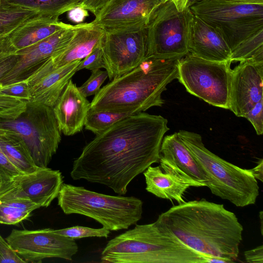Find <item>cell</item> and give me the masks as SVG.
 Instances as JSON below:
<instances>
[{"instance_id":"6da1fadb","label":"cell","mask_w":263,"mask_h":263,"mask_svg":"<svg viewBox=\"0 0 263 263\" xmlns=\"http://www.w3.org/2000/svg\"><path fill=\"white\" fill-rule=\"evenodd\" d=\"M167 120L141 112L114 124L97 135L82 149L70 172L75 180L106 185L119 195L138 175L159 163Z\"/></svg>"},{"instance_id":"7a4b0ae2","label":"cell","mask_w":263,"mask_h":263,"mask_svg":"<svg viewBox=\"0 0 263 263\" xmlns=\"http://www.w3.org/2000/svg\"><path fill=\"white\" fill-rule=\"evenodd\" d=\"M181 242L205 259L234 262L239 255L243 228L222 204L204 199L179 203L157 220Z\"/></svg>"},{"instance_id":"3957f363","label":"cell","mask_w":263,"mask_h":263,"mask_svg":"<svg viewBox=\"0 0 263 263\" xmlns=\"http://www.w3.org/2000/svg\"><path fill=\"white\" fill-rule=\"evenodd\" d=\"M178 61L146 57L136 67L100 88L90 102V109L139 113L162 106L163 92L178 78Z\"/></svg>"},{"instance_id":"277c9868","label":"cell","mask_w":263,"mask_h":263,"mask_svg":"<svg viewBox=\"0 0 263 263\" xmlns=\"http://www.w3.org/2000/svg\"><path fill=\"white\" fill-rule=\"evenodd\" d=\"M106 263H205L158 221L138 224L110 240L101 254Z\"/></svg>"},{"instance_id":"5b68a950","label":"cell","mask_w":263,"mask_h":263,"mask_svg":"<svg viewBox=\"0 0 263 263\" xmlns=\"http://www.w3.org/2000/svg\"><path fill=\"white\" fill-rule=\"evenodd\" d=\"M177 133L203 171L205 186L212 194L238 207L255 203L259 186L249 169L242 168L211 152L199 134L185 130Z\"/></svg>"},{"instance_id":"8992f818","label":"cell","mask_w":263,"mask_h":263,"mask_svg":"<svg viewBox=\"0 0 263 263\" xmlns=\"http://www.w3.org/2000/svg\"><path fill=\"white\" fill-rule=\"evenodd\" d=\"M57 198L65 214L87 216L111 231L136 224L143 212V202L137 197L108 195L64 183Z\"/></svg>"},{"instance_id":"52a82bcc","label":"cell","mask_w":263,"mask_h":263,"mask_svg":"<svg viewBox=\"0 0 263 263\" xmlns=\"http://www.w3.org/2000/svg\"><path fill=\"white\" fill-rule=\"evenodd\" d=\"M189 8L193 15L220 34L231 52L263 29V5L197 0Z\"/></svg>"},{"instance_id":"ba28073f","label":"cell","mask_w":263,"mask_h":263,"mask_svg":"<svg viewBox=\"0 0 263 263\" xmlns=\"http://www.w3.org/2000/svg\"><path fill=\"white\" fill-rule=\"evenodd\" d=\"M0 128L11 130L25 142L35 165L47 167L61 140L52 107L29 101L14 119H0Z\"/></svg>"},{"instance_id":"9c48e42d","label":"cell","mask_w":263,"mask_h":263,"mask_svg":"<svg viewBox=\"0 0 263 263\" xmlns=\"http://www.w3.org/2000/svg\"><path fill=\"white\" fill-rule=\"evenodd\" d=\"M231 64L189 53L178 60L177 79L192 95L210 105L228 109Z\"/></svg>"},{"instance_id":"30bf717a","label":"cell","mask_w":263,"mask_h":263,"mask_svg":"<svg viewBox=\"0 0 263 263\" xmlns=\"http://www.w3.org/2000/svg\"><path fill=\"white\" fill-rule=\"evenodd\" d=\"M192 16L189 7L179 11L171 2L161 4L146 27V57L179 60L187 54L188 33Z\"/></svg>"},{"instance_id":"8fae6325","label":"cell","mask_w":263,"mask_h":263,"mask_svg":"<svg viewBox=\"0 0 263 263\" xmlns=\"http://www.w3.org/2000/svg\"><path fill=\"white\" fill-rule=\"evenodd\" d=\"M6 239L26 262H41L48 258L72 260L78 251L74 239L57 234L50 228L13 229Z\"/></svg>"},{"instance_id":"7c38bea8","label":"cell","mask_w":263,"mask_h":263,"mask_svg":"<svg viewBox=\"0 0 263 263\" xmlns=\"http://www.w3.org/2000/svg\"><path fill=\"white\" fill-rule=\"evenodd\" d=\"M101 46L104 68L111 81L133 69L145 58L147 29L105 32Z\"/></svg>"},{"instance_id":"4fadbf2b","label":"cell","mask_w":263,"mask_h":263,"mask_svg":"<svg viewBox=\"0 0 263 263\" xmlns=\"http://www.w3.org/2000/svg\"><path fill=\"white\" fill-rule=\"evenodd\" d=\"M85 23L60 30L31 46L16 50V64L0 79V83L6 85L27 79L48 59L62 51Z\"/></svg>"},{"instance_id":"5bb4252c","label":"cell","mask_w":263,"mask_h":263,"mask_svg":"<svg viewBox=\"0 0 263 263\" xmlns=\"http://www.w3.org/2000/svg\"><path fill=\"white\" fill-rule=\"evenodd\" d=\"M63 183L60 171L39 167L32 173L18 175L4 184L0 198H27L40 208L48 207L58 197Z\"/></svg>"},{"instance_id":"9a60e30c","label":"cell","mask_w":263,"mask_h":263,"mask_svg":"<svg viewBox=\"0 0 263 263\" xmlns=\"http://www.w3.org/2000/svg\"><path fill=\"white\" fill-rule=\"evenodd\" d=\"M160 0H113L91 22L105 32L146 28Z\"/></svg>"},{"instance_id":"2e32d148","label":"cell","mask_w":263,"mask_h":263,"mask_svg":"<svg viewBox=\"0 0 263 263\" xmlns=\"http://www.w3.org/2000/svg\"><path fill=\"white\" fill-rule=\"evenodd\" d=\"M263 99V63L240 62L231 71L229 109L243 117Z\"/></svg>"},{"instance_id":"e0dca14e","label":"cell","mask_w":263,"mask_h":263,"mask_svg":"<svg viewBox=\"0 0 263 263\" xmlns=\"http://www.w3.org/2000/svg\"><path fill=\"white\" fill-rule=\"evenodd\" d=\"M159 163V166L151 165L143 172L146 190L156 197L181 203L185 201L183 195L188 188L203 186L168 163Z\"/></svg>"},{"instance_id":"ac0fdd59","label":"cell","mask_w":263,"mask_h":263,"mask_svg":"<svg viewBox=\"0 0 263 263\" xmlns=\"http://www.w3.org/2000/svg\"><path fill=\"white\" fill-rule=\"evenodd\" d=\"M81 61L52 70L42 65L27 79L31 95L30 101L53 107L69 81L77 72Z\"/></svg>"},{"instance_id":"d6986e66","label":"cell","mask_w":263,"mask_h":263,"mask_svg":"<svg viewBox=\"0 0 263 263\" xmlns=\"http://www.w3.org/2000/svg\"><path fill=\"white\" fill-rule=\"evenodd\" d=\"M189 53L204 60L230 62L231 50L214 28L192 14L189 26Z\"/></svg>"},{"instance_id":"ffe728a7","label":"cell","mask_w":263,"mask_h":263,"mask_svg":"<svg viewBox=\"0 0 263 263\" xmlns=\"http://www.w3.org/2000/svg\"><path fill=\"white\" fill-rule=\"evenodd\" d=\"M90 103L70 80L52 107L59 128L65 136L81 132Z\"/></svg>"},{"instance_id":"44dd1931","label":"cell","mask_w":263,"mask_h":263,"mask_svg":"<svg viewBox=\"0 0 263 263\" xmlns=\"http://www.w3.org/2000/svg\"><path fill=\"white\" fill-rule=\"evenodd\" d=\"M105 31L91 22L78 30L67 46L60 52L53 55L43 64L52 70L76 61L82 60L98 45Z\"/></svg>"},{"instance_id":"7402d4cb","label":"cell","mask_w":263,"mask_h":263,"mask_svg":"<svg viewBox=\"0 0 263 263\" xmlns=\"http://www.w3.org/2000/svg\"><path fill=\"white\" fill-rule=\"evenodd\" d=\"M74 25L59 20V17L37 14L28 18L9 34L11 43L16 50L31 46Z\"/></svg>"},{"instance_id":"603a6c76","label":"cell","mask_w":263,"mask_h":263,"mask_svg":"<svg viewBox=\"0 0 263 263\" xmlns=\"http://www.w3.org/2000/svg\"><path fill=\"white\" fill-rule=\"evenodd\" d=\"M159 160L168 163L203 186L206 185L207 179L203 171L177 133L163 137Z\"/></svg>"},{"instance_id":"cb8c5ba5","label":"cell","mask_w":263,"mask_h":263,"mask_svg":"<svg viewBox=\"0 0 263 263\" xmlns=\"http://www.w3.org/2000/svg\"><path fill=\"white\" fill-rule=\"evenodd\" d=\"M0 147L9 161L21 173L37 170L24 141L14 132L0 128Z\"/></svg>"},{"instance_id":"d4e9b609","label":"cell","mask_w":263,"mask_h":263,"mask_svg":"<svg viewBox=\"0 0 263 263\" xmlns=\"http://www.w3.org/2000/svg\"><path fill=\"white\" fill-rule=\"evenodd\" d=\"M40 206L24 198H0V223L15 224L29 217Z\"/></svg>"},{"instance_id":"484cf974","label":"cell","mask_w":263,"mask_h":263,"mask_svg":"<svg viewBox=\"0 0 263 263\" xmlns=\"http://www.w3.org/2000/svg\"><path fill=\"white\" fill-rule=\"evenodd\" d=\"M34 10L0 0V36L8 35L32 16Z\"/></svg>"},{"instance_id":"4316f807","label":"cell","mask_w":263,"mask_h":263,"mask_svg":"<svg viewBox=\"0 0 263 263\" xmlns=\"http://www.w3.org/2000/svg\"><path fill=\"white\" fill-rule=\"evenodd\" d=\"M10 3L34 10L38 14L59 17L76 7L80 0H6Z\"/></svg>"},{"instance_id":"83f0119b","label":"cell","mask_w":263,"mask_h":263,"mask_svg":"<svg viewBox=\"0 0 263 263\" xmlns=\"http://www.w3.org/2000/svg\"><path fill=\"white\" fill-rule=\"evenodd\" d=\"M136 113L133 111L116 112L89 109L86 116L84 126L86 129L99 135L118 122Z\"/></svg>"},{"instance_id":"f1b7e54d","label":"cell","mask_w":263,"mask_h":263,"mask_svg":"<svg viewBox=\"0 0 263 263\" xmlns=\"http://www.w3.org/2000/svg\"><path fill=\"white\" fill-rule=\"evenodd\" d=\"M249 60L263 63V29L242 42L231 52V63Z\"/></svg>"},{"instance_id":"f546056e","label":"cell","mask_w":263,"mask_h":263,"mask_svg":"<svg viewBox=\"0 0 263 263\" xmlns=\"http://www.w3.org/2000/svg\"><path fill=\"white\" fill-rule=\"evenodd\" d=\"M26 101L22 99L0 95V119H14L25 110Z\"/></svg>"},{"instance_id":"4dcf8cb0","label":"cell","mask_w":263,"mask_h":263,"mask_svg":"<svg viewBox=\"0 0 263 263\" xmlns=\"http://www.w3.org/2000/svg\"><path fill=\"white\" fill-rule=\"evenodd\" d=\"M53 231L57 234L74 239L89 237L107 238L110 234V231L103 227L102 228L94 229L77 226L62 229L53 230Z\"/></svg>"},{"instance_id":"1f68e13d","label":"cell","mask_w":263,"mask_h":263,"mask_svg":"<svg viewBox=\"0 0 263 263\" xmlns=\"http://www.w3.org/2000/svg\"><path fill=\"white\" fill-rule=\"evenodd\" d=\"M108 78L107 72L97 69L92 71L88 80L78 87L80 92L85 97L95 95L100 89L104 82Z\"/></svg>"},{"instance_id":"d6a6232c","label":"cell","mask_w":263,"mask_h":263,"mask_svg":"<svg viewBox=\"0 0 263 263\" xmlns=\"http://www.w3.org/2000/svg\"><path fill=\"white\" fill-rule=\"evenodd\" d=\"M0 95L18 98L26 102L31 100L30 88L27 79L2 85L0 87Z\"/></svg>"},{"instance_id":"836d02e7","label":"cell","mask_w":263,"mask_h":263,"mask_svg":"<svg viewBox=\"0 0 263 263\" xmlns=\"http://www.w3.org/2000/svg\"><path fill=\"white\" fill-rule=\"evenodd\" d=\"M101 40L102 39L92 51L81 61L77 67V71L83 69L93 71L104 68Z\"/></svg>"},{"instance_id":"e575fe53","label":"cell","mask_w":263,"mask_h":263,"mask_svg":"<svg viewBox=\"0 0 263 263\" xmlns=\"http://www.w3.org/2000/svg\"><path fill=\"white\" fill-rule=\"evenodd\" d=\"M243 118L250 122L257 135H261L263 134V99L249 110Z\"/></svg>"},{"instance_id":"d590c367","label":"cell","mask_w":263,"mask_h":263,"mask_svg":"<svg viewBox=\"0 0 263 263\" xmlns=\"http://www.w3.org/2000/svg\"><path fill=\"white\" fill-rule=\"evenodd\" d=\"M26 262L0 234V263Z\"/></svg>"},{"instance_id":"8d00e7d4","label":"cell","mask_w":263,"mask_h":263,"mask_svg":"<svg viewBox=\"0 0 263 263\" xmlns=\"http://www.w3.org/2000/svg\"><path fill=\"white\" fill-rule=\"evenodd\" d=\"M22 174L7 159L0 147V178L3 184Z\"/></svg>"},{"instance_id":"74e56055","label":"cell","mask_w":263,"mask_h":263,"mask_svg":"<svg viewBox=\"0 0 263 263\" xmlns=\"http://www.w3.org/2000/svg\"><path fill=\"white\" fill-rule=\"evenodd\" d=\"M113 0H80L77 6L87 9L95 17L105 9Z\"/></svg>"},{"instance_id":"f35d334b","label":"cell","mask_w":263,"mask_h":263,"mask_svg":"<svg viewBox=\"0 0 263 263\" xmlns=\"http://www.w3.org/2000/svg\"><path fill=\"white\" fill-rule=\"evenodd\" d=\"M17 59L15 53L0 58V79L13 67ZM2 85L0 83V87Z\"/></svg>"},{"instance_id":"ab89813d","label":"cell","mask_w":263,"mask_h":263,"mask_svg":"<svg viewBox=\"0 0 263 263\" xmlns=\"http://www.w3.org/2000/svg\"><path fill=\"white\" fill-rule=\"evenodd\" d=\"M67 13L68 20L77 24L83 23L89 15L87 9L78 6L71 9Z\"/></svg>"},{"instance_id":"60d3db41","label":"cell","mask_w":263,"mask_h":263,"mask_svg":"<svg viewBox=\"0 0 263 263\" xmlns=\"http://www.w3.org/2000/svg\"><path fill=\"white\" fill-rule=\"evenodd\" d=\"M244 256L248 262L263 263V246L245 251Z\"/></svg>"},{"instance_id":"b9f144b4","label":"cell","mask_w":263,"mask_h":263,"mask_svg":"<svg viewBox=\"0 0 263 263\" xmlns=\"http://www.w3.org/2000/svg\"><path fill=\"white\" fill-rule=\"evenodd\" d=\"M16 51L11 43L9 34L0 36V58L15 53Z\"/></svg>"},{"instance_id":"7bdbcfd3","label":"cell","mask_w":263,"mask_h":263,"mask_svg":"<svg viewBox=\"0 0 263 263\" xmlns=\"http://www.w3.org/2000/svg\"><path fill=\"white\" fill-rule=\"evenodd\" d=\"M251 173L257 180H260L261 182L263 181V159H259L257 163V165L253 168L249 169Z\"/></svg>"},{"instance_id":"ee69618b","label":"cell","mask_w":263,"mask_h":263,"mask_svg":"<svg viewBox=\"0 0 263 263\" xmlns=\"http://www.w3.org/2000/svg\"><path fill=\"white\" fill-rule=\"evenodd\" d=\"M162 3L166 2H172L179 11L185 10L189 7V0H160Z\"/></svg>"},{"instance_id":"f6af8a7d","label":"cell","mask_w":263,"mask_h":263,"mask_svg":"<svg viewBox=\"0 0 263 263\" xmlns=\"http://www.w3.org/2000/svg\"><path fill=\"white\" fill-rule=\"evenodd\" d=\"M224 2L245 4H255V5H263V0H220Z\"/></svg>"},{"instance_id":"bcb514c9","label":"cell","mask_w":263,"mask_h":263,"mask_svg":"<svg viewBox=\"0 0 263 263\" xmlns=\"http://www.w3.org/2000/svg\"><path fill=\"white\" fill-rule=\"evenodd\" d=\"M259 217L260 226H260L261 233L262 235V219H263L262 211H260L259 212Z\"/></svg>"},{"instance_id":"7dc6e473","label":"cell","mask_w":263,"mask_h":263,"mask_svg":"<svg viewBox=\"0 0 263 263\" xmlns=\"http://www.w3.org/2000/svg\"><path fill=\"white\" fill-rule=\"evenodd\" d=\"M197 0H189V6L195 3Z\"/></svg>"},{"instance_id":"c3c4849f","label":"cell","mask_w":263,"mask_h":263,"mask_svg":"<svg viewBox=\"0 0 263 263\" xmlns=\"http://www.w3.org/2000/svg\"><path fill=\"white\" fill-rule=\"evenodd\" d=\"M3 183L0 178V190H1L2 186H3Z\"/></svg>"}]
</instances>
